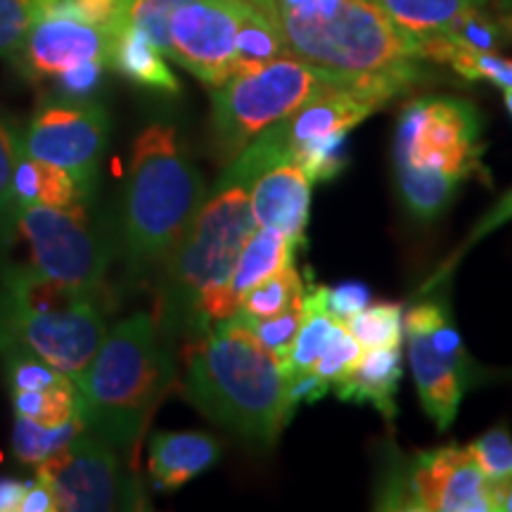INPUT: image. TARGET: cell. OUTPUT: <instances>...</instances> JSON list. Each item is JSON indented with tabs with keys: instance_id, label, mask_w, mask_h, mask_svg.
<instances>
[{
	"instance_id": "cell-4",
	"label": "cell",
	"mask_w": 512,
	"mask_h": 512,
	"mask_svg": "<svg viewBox=\"0 0 512 512\" xmlns=\"http://www.w3.org/2000/svg\"><path fill=\"white\" fill-rule=\"evenodd\" d=\"M204 192L207 185L176 126H145L133 143L121 200V252L133 278L166 264L200 211Z\"/></svg>"
},
{
	"instance_id": "cell-15",
	"label": "cell",
	"mask_w": 512,
	"mask_h": 512,
	"mask_svg": "<svg viewBox=\"0 0 512 512\" xmlns=\"http://www.w3.org/2000/svg\"><path fill=\"white\" fill-rule=\"evenodd\" d=\"M110 34L74 17H41L31 24L12 62L31 81L50 79L74 64L107 62Z\"/></svg>"
},
{
	"instance_id": "cell-48",
	"label": "cell",
	"mask_w": 512,
	"mask_h": 512,
	"mask_svg": "<svg viewBox=\"0 0 512 512\" xmlns=\"http://www.w3.org/2000/svg\"><path fill=\"white\" fill-rule=\"evenodd\" d=\"M496 3H498V8L512 12V0H496Z\"/></svg>"
},
{
	"instance_id": "cell-3",
	"label": "cell",
	"mask_w": 512,
	"mask_h": 512,
	"mask_svg": "<svg viewBox=\"0 0 512 512\" xmlns=\"http://www.w3.org/2000/svg\"><path fill=\"white\" fill-rule=\"evenodd\" d=\"M169 339L147 313L107 330L100 349L76 377L86 430L128 456L136 453L152 413L176 380Z\"/></svg>"
},
{
	"instance_id": "cell-25",
	"label": "cell",
	"mask_w": 512,
	"mask_h": 512,
	"mask_svg": "<svg viewBox=\"0 0 512 512\" xmlns=\"http://www.w3.org/2000/svg\"><path fill=\"white\" fill-rule=\"evenodd\" d=\"M332 328H335V320L330 318L328 309H325V287L309 285L304 290L302 325H299V332L294 337L290 356H287L283 368L285 380H292V377L313 370L318 356L323 354L325 344H328Z\"/></svg>"
},
{
	"instance_id": "cell-20",
	"label": "cell",
	"mask_w": 512,
	"mask_h": 512,
	"mask_svg": "<svg viewBox=\"0 0 512 512\" xmlns=\"http://www.w3.org/2000/svg\"><path fill=\"white\" fill-rule=\"evenodd\" d=\"M88 192L74 181L64 169L53 164L38 162L29 157L19 145L15 171H12L10 214L29 204H48V207H79L88 202ZM10 219V216H8ZM8 226V223H5Z\"/></svg>"
},
{
	"instance_id": "cell-26",
	"label": "cell",
	"mask_w": 512,
	"mask_h": 512,
	"mask_svg": "<svg viewBox=\"0 0 512 512\" xmlns=\"http://www.w3.org/2000/svg\"><path fill=\"white\" fill-rule=\"evenodd\" d=\"M285 162H292V143L290 136H287V124L283 119L278 124L268 126L259 136H254L242 147L238 157L230 159V166L221 174L216 188H223V185H242V188H249L261 174H266L268 169Z\"/></svg>"
},
{
	"instance_id": "cell-2",
	"label": "cell",
	"mask_w": 512,
	"mask_h": 512,
	"mask_svg": "<svg viewBox=\"0 0 512 512\" xmlns=\"http://www.w3.org/2000/svg\"><path fill=\"white\" fill-rule=\"evenodd\" d=\"M254 230L256 221L242 185H223L202 202L188 233L164 264L157 328L169 342H188L238 311L230 278Z\"/></svg>"
},
{
	"instance_id": "cell-14",
	"label": "cell",
	"mask_w": 512,
	"mask_h": 512,
	"mask_svg": "<svg viewBox=\"0 0 512 512\" xmlns=\"http://www.w3.org/2000/svg\"><path fill=\"white\" fill-rule=\"evenodd\" d=\"M240 0H185L171 15L169 57L202 83L219 88L235 76Z\"/></svg>"
},
{
	"instance_id": "cell-28",
	"label": "cell",
	"mask_w": 512,
	"mask_h": 512,
	"mask_svg": "<svg viewBox=\"0 0 512 512\" xmlns=\"http://www.w3.org/2000/svg\"><path fill=\"white\" fill-rule=\"evenodd\" d=\"M306 283L297 268L287 266L280 273L266 278L264 283L252 287L245 297L240 299L238 311L252 318H268L275 313H283L294 304H302Z\"/></svg>"
},
{
	"instance_id": "cell-7",
	"label": "cell",
	"mask_w": 512,
	"mask_h": 512,
	"mask_svg": "<svg viewBox=\"0 0 512 512\" xmlns=\"http://www.w3.org/2000/svg\"><path fill=\"white\" fill-rule=\"evenodd\" d=\"M354 79H342L285 55L249 72L230 76L211 95V131L223 162L240 155L254 136L292 117L313 95Z\"/></svg>"
},
{
	"instance_id": "cell-18",
	"label": "cell",
	"mask_w": 512,
	"mask_h": 512,
	"mask_svg": "<svg viewBox=\"0 0 512 512\" xmlns=\"http://www.w3.org/2000/svg\"><path fill=\"white\" fill-rule=\"evenodd\" d=\"M401 377V347L370 349L351 373L332 382V392L339 401L358 403V406L370 403L382 418L392 420L396 415V392H399Z\"/></svg>"
},
{
	"instance_id": "cell-16",
	"label": "cell",
	"mask_w": 512,
	"mask_h": 512,
	"mask_svg": "<svg viewBox=\"0 0 512 512\" xmlns=\"http://www.w3.org/2000/svg\"><path fill=\"white\" fill-rule=\"evenodd\" d=\"M249 209L256 228H278L299 247H306L311 181L297 164H278L256 178L249 195Z\"/></svg>"
},
{
	"instance_id": "cell-10",
	"label": "cell",
	"mask_w": 512,
	"mask_h": 512,
	"mask_svg": "<svg viewBox=\"0 0 512 512\" xmlns=\"http://www.w3.org/2000/svg\"><path fill=\"white\" fill-rule=\"evenodd\" d=\"M403 335L422 408L434 427L446 432L456 420L472 375L463 337L441 302H422L403 313Z\"/></svg>"
},
{
	"instance_id": "cell-29",
	"label": "cell",
	"mask_w": 512,
	"mask_h": 512,
	"mask_svg": "<svg viewBox=\"0 0 512 512\" xmlns=\"http://www.w3.org/2000/svg\"><path fill=\"white\" fill-rule=\"evenodd\" d=\"M10 396L15 415L41 422V425L55 427L74 418H81L79 392H76L74 380L64 382L60 387L38 389V392H15Z\"/></svg>"
},
{
	"instance_id": "cell-32",
	"label": "cell",
	"mask_w": 512,
	"mask_h": 512,
	"mask_svg": "<svg viewBox=\"0 0 512 512\" xmlns=\"http://www.w3.org/2000/svg\"><path fill=\"white\" fill-rule=\"evenodd\" d=\"M128 3L131 0H38V19L74 17L112 36L126 24Z\"/></svg>"
},
{
	"instance_id": "cell-35",
	"label": "cell",
	"mask_w": 512,
	"mask_h": 512,
	"mask_svg": "<svg viewBox=\"0 0 512 512\" xmlns=\"http://www.w3.org/2000/svg\"><path fill=\"white\" fill-rule=\"evenodd\" d=\"M181 3H185V0H131V3H128L126 22L133 24V27L143 29L147 38L162 50L164 57H169L171 53L169 22H171V15H174V10Z\"/></svg>"
},
{
	"instance_id": "cell-24",
	"label": "cell",
	"mask_w": 512,
	"mask_h": 512,
	"mask_svg": "<svg viewBox=\"0 0 512 512\" xmlns=\"http://www.w3.org/2000/svg\"><path fill=\"white\" fill-rule=\"evenodd\" d=\"M486 3L489 0H377L396 27L418 41L444 34L463 12Z\"/></svg>"
},
{
	"instance_id": "cell-27",
	"label": "cell",
	"mask_w": 512,
	"mask_h": 512,
	"mask_svg": "<svg viewBox=\"0 0 512 512\" xmlns=\"http://www.w3.org/2000/svg\"><path fill=\"white\" fill-rule=\"evenodd\" d=\"M81 432H86L81 418H74L64 425H41L22 415H15V425H12V453L19 463L24 465H41L50 460L62 448H67L72 441L79 437Z\"/></svg>"
},
{
	"instance_id": "cell-38",
	"label": "cell",
	"mask_w": 512,
	"mask_h": 512,
	"mask_svg": "<svg viewBox=\"0 0 512 512\" xmlns=\"http://www.w3.org/2000/svg\"><path fill=\"white\" fill-rule=\"evenodd\" d=\"M361 356L363 351H361V344H358V339L351 335L342 323H335L323 354L318 356L316 366H313V373H318L323 380H328L332 384L337 382L339 377L351 373L356 363L361 361Z\"/></svg>"
},
{
	"instance_id": "cell-42",
	"label": "cell",
	"mask_w": 512,
	"mask_h": 512,
	"mask_svg": "<svg viewBox=\"0 0 512 512\" xmlns=\"http://www.w3.org/2000/svg\"><path fill=\"white\" fill-rule=\"evenodd\" d=\"M105 67H107V62L88 60V62L74 64V67L64 69V72L55 76L57 86H60V93L64 95V98H74V100L91 98V93L100 86Z\"/></svg>"
},
{
	"instance_id": "cell-46",
	"label": "cell",
	"mask_w": 512,
	"mask_h": 512,
	"mask_svg": "<svg viewBox=\"0 0 512 512\" xmlns=\"http://www.w3.org/2000/svg\"><path fill=\"white\" fill-rule=\"evenodd\" d=\"M489 496L494 512H512V475L489 482Z\"/></svg>"
},
{
	"instance_id": "cell-40",
	"label": "cell",
	"mask_w": 512,
	"mask_h": 512,
	"mask_svg": "<svg viewBox=\"0 0 512 512\" xmlns=\"http://www.w3.org/2000/svg\"><path fill=\"white\" fill-rule=\"evenodd\" d=\"M19 152V128L10 117L0 112V228H5L10 216L12 171Z\"/></svg>"
},
{
	"instance_id": "cell-45",
	"label": "cell",
	"mask_w": 512,
	"mask_h": 512,
	"mask_svg": "<svg viewBox=\"0 0 512 512\" xmlns=\"http://www.w3.org/2000/svg\"><path fill=\"white\" fill-rule=\"evenodd\" d=\"M27 486L29 482H22V479L0 477V512H19Z\"/></svg>"
},
{
	"instance_id": "cell-39",
	"label": "cell",
	"mask_w": 512,
	"mask_h": 512,
	"mask_svg": "<svg viewBox=\"0 0 512 512\" xmlns=\"http://www.w3.org/2000/svg\"><path fill=\"white\" fill-rule=\"evenodd\" d=\"M36 19L38 0H0V57L15 60Z\"/></svg>"
},
{
	"instance_id": "cell-31",
	"label": "cell",
	"mask_w": 512,
	"mask_h": 512,
	"mask_svg": "<svg viewBox=\"0 0 512 512\" xmlns=\"http://www.w3.org/2000/svg\"><path fill=\"white\" fill-rule=\"evenodd\" d=\"M358 344L366 349L401 347L403 342V306L396 302H380L366 306L361 313L344 323Z\"/></svg>"
},
{
	"instance_id": "cell-34",
	"label": "cell",
	"mask_w": 512,
	"mask_h": 512,
	"mask_svg": "<svg viewBox=\"0 0 512 512\" xmlns=\"http://www.w3.org/2000/svg\"><path fill=\"white\" fill-rule=\"evenodd\" d=\"M505 22H498L491 15H486L484 8H472L460 15L456 22L448 27L444 36L451 46L479 50V53H494L505 41Z\"/></svg>"
},
{
	"instance_id": "cell-19",
	"label": "cell",
	"mask_w": 512,
	"mask_h": 512,
	"mask_svg": "<svg viewBox=\"0 0 512 512\" xmlns=\"http://www.w3.org/2000/svg\"><path fill=\"white\" fill-rule=\"evenodd\" d=\"M107 67L126 76L138 86L150 88L159 93H178L181 83L164 62V53L147 38L143 29L124 24L110 36V53H107Z\"/></svg>"
},
{
	"instance_id": "cell-47",
	"label": "cell",
	"mask_w": 512,
	"mask_h": 512,
	"mask_svg": "<svg viewBox=\"0 0 512 512\" xmlns=\"http://www.w3.org/2000/svg\"><path fill=\"white\" fill-rule=\"evenodd\" d=\"M249 3L261 5V8H266V10H273V0H249Z\"/></svg>"
},
{
	"instance_id": "cell-22",
	"label": "cell",
	"mask_w": 512,
	"mask_h": 512,
	"mask_svg": "<svg viewBox=\"0 0 512 512\" xmlns=\"http://www.w3.org/2000/svg\"><path fill=\"white\" fill-rule=\"evenodd\" d=\"M396 188L401 202L415 221H437L456 200L463 181L437 169H420L411 164H394Z\"/></svg>"
},
{
	"instance_id": "cell-17",
	"label": "cell",
	"mask_w": 512,
	"mask_h": 512,
	"mask_svg": "<svg viewBox=\"0 0 512 512\" xmlns=\"http://www.w3.org/2000/svg\"><path fill=\"white\" fill-rule=\"evenodd\" d=\"M219 458L221 441L207 432H157L147 448V472L157 491H178Z\"/></svg>"
},
{
	"instance_id": "cell-21",
	"label": "cell",
	"mask_w": 512,
	"mask_h": 512,
	"mask_svg": "<svg viewBox=\"0 0 512 512\" xmlns=\"http://www.w3.org/2000/svg\"><path fill=\"white\" fill-rule=\"evenodd\" d=\"M297 249L302 247L292 238H287L283 230L256 228L245 245H242L238 264L233 268V278H230V294H233L238 306L240 299L252 287L264 283L266 278L280 273L283 268L292 266Z\"/></svg>"
},
{
	"instance_id": "cell-5",
	"label": "cell",
	"mask_w": 512,
	"mask_h": 512,
	"mask_svg": "<svg viewBox=\"0 0 512 512\" xmlns=\"http://www.w3.org/2000/svg\"><path fill=\"white\" fill-rule=\"evenodd\" d=\"M292 57L342 79H363L422 60L420 41L377 0H273Z\"/></svg>"
},
{
	"instance_id": "cell-41",
	"label": "cell",
	"mask_w": 512,
	"mask_h": 512,
	"mask_svg": "<svg viewBox=\"0 0 512 512\" xmlns=\"http://www.w3.org/2000/svg\"><path fill=\"white\" fill-rule=\"evenodd\" d=\"M373 299V292L361 280H347L337 287H325V309L335 323H347L351 316L361 313Z\"/></svg>"
},
{
	"instance_id": "cell-12",
	"label": "cell",
	"mask_w": 512,
	"mask_h": 512,
	"mask_svg": "<svg viewBox=\"0 0 512 512\" xmlns=\"http://www.w3.org/2000/svg\"><path fill=\"white\" fill-rule=\"evenodd\" d=\"M38 475L53 486L62 512L147 510L140 479L126 472L117 448L88 430L38 465Z\"/></svg>"
},
{
	"instance_id": "cell-23",
	"label": "cell",
	"mask_w": 512,
	"mask_h": 512,
	"mask_svg": "<svg viewBox=\"0 0 512 512\" xmlns=\"http://www.w3.org/2000/svg\"><path fill=\"white\" fill-rule=\"evenodd\" d=\"M290 55L273 10L240 0L238 36H235V74Z\"/></svg>"
},
{
	"instance_id": "cell-36",
	"label": "cell",
	"mask_w": 512,
	"mask_h": 512,
	"mask_svg": "<svg viewBox=\"0 0 512 512\" xmlns=\"http://www.w3.org/2000/svg\"><path fill=\"white\" fill-rule=\"evenodd\" d=\"M508 221H512V188H510L508 192H505V195L501 197V202H498L494 209L486 211L482 219H479V223H477L475 228H472V233L467 235L463 245H460V247L456 249V252L448 256L444 264H441V266L437 268V271L432 273V278L427 280L425 285H422V292H430V290H434V287H439L441 280H446L448 275H451L453 268H456V266L460 264V259H463V256H465L467 252H470V249L475 247L479 240H484L486 235L494 233V230L505 226V223H508Z\"/></svg>"
},
{
	"instance_id": "cell-43",
	"label": "cell",
	"mask_w": 512,
	"mask_h": 512,
	"mask_svg": "<svg viewBox=\"0 0 512 512\" xmlns=\"http://www.w3.org/2000/svg\"><path fill=\"white\" fill-rule=\"evenodd\" d=\"M330 389L332 384L328 380H323L318 373H313V370L292 377V380H287V408L294 413L299 406H304V403L320 401Z\"/></svg>"
},
{
	"instance_id": "cell-11",
	"label": "cell",
	"mask_w": 512,
	"mask_h": 512,
	"mask_svg": "<svg viewBox=\"0 0 512 512\" xmlns=\"http://www.w3.org/2000/svg\"><path fill=\"white\" fill-rule=\"evenodd\" d=\"M380 484L377 508L422 512H494L489 479L467 448L441 446L396 463Z\"/></svg>"
},
{
	"instance_id": "cell-1",
	"label": "cell",
	"mask_w": 512,
	"mask_h": 512,
	"mask_svg": "<svg viewBox=\"0 0 512 512\" xmlns=\"http://www.w3.org/2000/svg\"><path fill=\"white\" fill-rule=\"evenodd\" d=\"M183 392L192 406L249 446L273 448L292 420L287 380L271 351L238 318L185 342Z\"/></svg>"
},
{
	"instance_id": "cell-9",
	"label": "cell",
	"mask_w": 512,
	"mask_h": 512,
	"mask_svg": "<svg viewBox=\"0 0 512 512\" xmlns=\"http://www.w3.org/2000/svg\"><path fill=\"white\" fill-rule=\"evenodd\" d=\"M394 164L437 169L465 181L482 166V114L470 100L408 102L394 131Z\"/></svg>"
},
{
	"instance_id": "cell-44",
	"label": "cell",
	"mask_w": 512,
	"mask_h": 512,
	"mask_svg": "<svg viewBox=\"0 0 512 512\" xmlns=\"http://www.w3.org/2000/svg\"><path fill=\"white\" fill-rule=\"evenodd\" d=\"M57 510H60V505H57L53 486L48 484L46 477L36 472V479L34 482H29L27 491H24L19 512H57Z\"/></svg>"
},
{
	"instance_id": "cell-13",
	"label": "cell",
	"mask_w": 512,
	"mask_h": 512,
	"mask_svg": "<svg viewBox=\"0 0 512 512\" xmlns=\"http://www.w3.org/2000/svg\"><path fill=\"white\" fill-rule=\"evenodd\" d=\"M110 140V114L93 100L60 95L36 107L19 131V145L38 162L64 169L91 195L98 164Z\"/></svg>"
},
{
	"instance_id": "cell-6",
	"label": "cell",
	"mask_w": 512,
	"mask_h": 512,
	"mask_svg": "<svg viewBox=\"0 0 512 512\" xmlns=\"http://www.w3.org/2000/svg\"><path fill=\"white\" fill-rule=\"evenodd\" d=\"M105 335L98 297L57 285L31 266H0V337L22 344L76 380Z\"/></svg>"
},
{
	"instance_id": "cell-49",
	"label": "cell",
	"mask_w": 512,
	"mask_h": 512,
	"mask_svg": "<svg viewBox=\"0 0 512 512\" xmlns=\"http://www.w3.org/2000/svg\"><path fill=\"white\" fill-rule=\"evenodd\" d=\"M505 27H508V31H512V12L508 15V19H505Z\"/></svg>"
},
{
	"instance_id": "cell-8",
	"label": "cell",
	"mask_w": 512,
	"mask_h": 512,
	"mask_svg": "<svg viewBox=\"0 0 512 512\" xmlns=\"http://www.w3.org/2000/svg\"><path fill=\"white\" fill-rule=\"evenodd\" d=\"M17 230L29 245L31 268L57 285L98 297L105 285L112 249L91 226L83 204L48 207L29 204L10 214L5 233Z\"/></svg>"
},
{
	"instance_id": "cell-30",
	"label": "cell",
	"mask_w": 512,
	"mask_h": 512,
	"mask_svg": "<svg viewBox=\"0 0 512 512\" xmlns=\"http://www.w3.org/2000/svg\"><path fill=\"white\" fill-rule=\"evenodd\" d=\"M347 136V131H339L299 143L292 150V162L304 171L311 183L335 181L349 164Z\"/></svg>"
},
{
	"instance_id": "cell-33",
	"label": "cell",
	"mask_w": 512,
	"mask_h": 512,
	"mask_svg": "<svg viewBox=\"0 0 512 512\" xmlns=\"http://www.w3.org/2000/svg\"><path fill=\"white\" fill-rule=\"evenodd\" d=\"M302 313H304V299L302 304H294L283 313H275V316H268V318H252L240 311H235L233 316L238 318L261 344H264L266 351H271L275 361H278L280 370H283L287 363V356H290L294 337H297L299 332V325H302Z\"/></svg>"
},
{
	"instance_id": "cell-37",
	"label": "cell",
	"mask_w": 512,
	"mask_h": 512,
	"mask_svg": "<svg viewBox=\"0 0 512 512\" xmlns=\"http://www.w3.org/2000/svg\"><path fill=\"white\" fill-rule=\"evenodd\" d=\"M467 453H470L489 482L512 475V437L505 425H498L472 441L467 446Z\"/></svg>"
}]
</instances>
